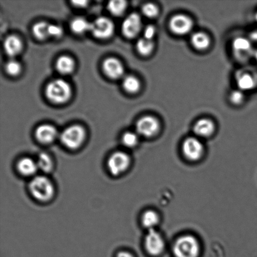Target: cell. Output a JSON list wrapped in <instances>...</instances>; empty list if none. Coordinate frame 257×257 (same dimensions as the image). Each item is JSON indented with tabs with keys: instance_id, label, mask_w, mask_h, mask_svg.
Wrapping results in <instances>:
<instances>
[{
	"instance_id": "1f68e13d",
	"label": "cell",
	"mask_w": 257,
	"mask_h": 257,
	"mask_svg": "<svg viewBox=\"0 0 257 257\" xmlns=\"http://www.w3.org/2000/svg\"><path fill=\"white\" fill-rule=\"evenodd\" d=\"M49 37L54 38H60L63 35L62 28L59 25L49 24Z\"/></svg>"
},
{
	"instance_id": "d4e9b609",
	"label": "cell",
	"mask_w": 257,
	"mask_h": 257,
	"mask_svg": "<svg viewBox=\"0 0 257 257\" xmlns=\"http://www.w3.org/2000/svg\"><path fill=\"white\" fill-rule=\"evenodd\" d=\"M49 24H48L47 22H38L33 27V34L37 39L40 40L46 39L49 37Z\"/></svg>"
},
{
	"instance_id": "4fadbf2b",
	"label": "cell",
	"mask_w": 257,
	"mask_h": 257,
	"mask_svg": "<svg viewBox=\"0 0 257 257\" xmlns=\"http://www.w3.org/2000/svg\"><path fill=\"white\" fill-rule=\"evenodd\" d=\"M236 82L239 90L249 91L254 89L257 84L255 74L247 70H241L236 75Z\"/></svg>"
},
{
	"instance_id": "44dd1931",
	"label": "cell",
	"mask_w": 257,
	"mask_h": 257,
	"mask_svg": "<svg viewBox=\"0 0 257 257\" xmlns=\"http://www.w3.org/2000/svg\"><path fill=\"white\" fill-rule=\"evenodd\" d=\"M191 43L195 49L198 50L207 49L210 44V38L203 32H196L192 35Z\"/></svg>"
},
{
	"instance_id": "ba28073f",
	"label": "cell",
	"mask_w": 257,
	"mask_h": 257,
	"mask_svg": "<svg viewBox=\"0 0 257 257\" xmlns=\"http://www.w3.org/2000/svg\"><path fill=\"white\" fill-rule=\"evenodd\" d=\"M145 246L146 251L152 256H158L163 252L165 241L157 230H149L145 236Z\"/></svg>"
},
{
	"instance_id": "cb8c5ba5",
	"label": "cell",
	"mask_w": 257,
	"mask_h": 257,
	"mask_svg": "<svg viewBox=\"0 0 257 257\" xmlns=\"http://www.w3.org/2000/svg\"><path fill=\"white\" fill-rule=\"evenodd\" d=\"M122 86L125 91L135 94L140 90L141 84L137 78L133 75H127L122 80Z\"/></svg>"
},
{
	"instance_id": "5bb4252c",
	"label": "cell",
	"mask_w": 257,
	"mask_h": 257,
	"mask_svg": "<svg viewBox=\"0 0 257 257\" xmlns=\"http://www.w3.org/2000/svg\"><path fill=\"white\" fill-rule=\"evenodd\" d=\"M102 68L105 74L110 79H119L124 74V68L122 63L114 57L105 59L103 62Z\"/></svg>"
},
{
	"instance_id": "83f0119b",
	"label": "cell",
	"mask_w": 257,
	"mask_h": 257,
	"mask_svg": "<svg viewBox=\"0 0 257 257\" xmlns=\"http://www.w3.org/2000/svg\"><path fill=\"white\" fill-rule=\"evenodd\" d=\"M138 134L133 132H127L124 134L122 138V142L125 147L133 148L138 145Z\"/></svg>"
},
{
	"instance_id": "4dcf8cb0",
	"label": "cell",
	"mask_w": 257,
	"mask_h": 257,
	"mask_svg": "<svg viewBox=\"0 0 257 257\" xmlns=\"http://www.w3.org/2000/svg\"><path fill=\"white\" fill-rule=\"evenodd\" d=\"M230 100L233 104L238 105L242 103L244 100L243 91L240 90H236L231 92L230 95Z\"/></svg>"
},
{
	"instance_id": "603a6c76",
	"label": "cell",
	"mask_w": 257,
	"mask_h": 257,
	"mask_svg": "<svg viewBox=\"0 0 257 257\" xmlns=\"http://www.w3.org/2000/svg\"><path fill=\"white\" fill-rule=\"evenodd\" d=\"M90 25L91 24H89L84 18L79 17L72 20L70 24V28L75 34H82L90 31Z\"/></svg>"
},
{
	"instance_id": "e0dca14e",
	"label": "cell",
	"mask_w": 257,
	"mask_h": 257,
	"mask_svg": "<svg viewBox=\"0 0 257 257\" xmlns=\"http://www.w3.org/2000/svg\"><path fill=\"white\" fill-rule=\"evenodd\" d=\"M4 49L10 57H14L21 52L23 47L22 40L16 35H10L4 41Z\"/></svg>"
},
{
	"instance_id": "52a82bcc",
	"label": "cell",
	"mask_w": 257,
	"mask_h": 257,
	"mask_svg": "<svg viewBox=\"0 0 257 257\" xmlns=\"http://www.w3.org/2000/svg\"><path fill=\"white\" fill-rule=\"evenodd\" d=\"M90 31L97 39H109L114 34V25L111 20L107 17L97 18L90 25Z\"/></svg>"
},
{
	"instance_id": "484cf974",
	"label": "cell",
	"mask_w": 257,
	"mask_h": 257,
	"mask_svg": "<svg viewBox=\"0 0 257 257\" xmlns=\"http://www.w3.org/2000/svg\"><path fill=\"white\" fill-rule=\"evenodd\" d=\"M153 49L154 43L152 40H149L145 38L139 40L136 44L137 51L143 56H148L152 53Z\"/></svg>"
},
{
	"instance_id": "7402d4cb",
	"label": "cell",
	"mask_w": 257,
	"mask_h": 257,
	"mask_svg": "<svg viewBox=\"0 0 257 257\" xmlns=\"http://www.w3.org/2000/svg\"><path fill=\"white\" fill-rule=\"evenodd\" d=\"M37 163L39 170L44 173H50L54 168V161L47 153H42L38 156Z\"/></svg>"
},
{
	"instance_id": "8fae6325",
	"label": "cell",
	"mask_w": 257,
	"mask_h": 257,
	"mask_svg": "<svg viewBox=\"0 0 257 257\" xmlns=\"http://www.w3.org/2000/svg\"><path fill=\"white\" fill-rule=\"evenodd\" d=\"M193 22L190 17L185 15H176L171 18L170 22L171 31L177 35L188 34L193 29Z\"/></svg>"
},
{
	"instance_id": "7c38bea8",
	"label": "cell",
	"mask_w": 257,
	"mask_h": 257,
	"mask_svg": "<svg viewBox=\"0 0 257 257\" xmlns=\"http://www.w3.org/2000/svg\"><path fill=\"white\" fill-rule=\"evenodd\" d=\"M142 27L140 15L133 13L125 18L122 24V32L127 39H134L139 34Z\"/></svg>"
},
{
	"instance_id": "8d00e7d4",
	"label": "cell",
	"mask_w": 257,
	"mask_h": 257,
	"mask_svg": "<svg viewBox=\"0 0 257 257\" xmlns=\"http://www.w3.org/2000/svg\"><path fill=\"white\" fill-rule=\"evenodd\" d=\"M253 57L255 58V59L257 63V50H256V51L254 52Z\"/></svg>"
},
{
	"instance_id": "ffe728a7",
	"label": "cell",
	"mask_w": 257,
	"mask_h": 257,
	"mask_svg": "<svg viewBox=\"0 0 257 257\" xmlns=\"http://www.w3.org/2000/svg\"><path fill=\"white\" fill-rule=\"evenodd\" d=\"M55 66L60 74H70L75 69V62L71 57L67 56V55H63L57 59Z\"/></svg>"
},
{
	"instance_id": "277c9868",
	"label": "cell",
	"mask_w": 257,
	"mask_h": 257,
	"mask_svg": "<svg viewBox=\"0 0 257 257\" xmlns=\"http://www.w3.org/2000/svg\"><path fill=\"white\" fill-rule=\"evenodd\" d=\"M60 141L69 150H77L81 147L86 138L84 128L79 125H73L65 128L60 136Z\"/></svg>"
},
{
	"instance_id": "3957f363",
	"label": "cell",
	"mask_w": 257,
	"mask_h": 257,
	"mask_svg": "<svg viewBox=\"0 0 257 257\" xmlns=\"http://www.w3.org/2000/svg\"><path fill=\"white\" fill-rule=\"evenodd\" d=\"M45 94L50 101L55 104H63L71 97V86L64 80L55 79L47 85Z\"/></svg>"
},
{
	"instance_id": "d6a6232c",
	"label": "cell",
	"mask_w": 257,
	"mask_h": 257,
	"mask_svg": "<svg viewBox=\"0 0 257 257\" xmlns=\"http://www.w3.org/2000/svg\"><path fill=\"white\" fill-rule=\"evenodd\" d=\"M156 32V30L155 27L151 25H148L144 30V38L149 40H152L153 41V38L155 36Z\"/></svg>"
},
{
	"instance_id": "30bf717a",
	"label": "cell",
	"mask_w": 257,
	"mask_h": 257,
	"mask_svg": "<svg viewBox=\"0 0 257 257\" xmlns=\"http://www.w3.org/2000/svg\"><path fill=\"white\" fill-rule=\"evenodd\" d=\"M233 52L236 59L246 61L253 55V50L250 40L244 37H237L232 43Z\"/></svg>"
},
{
	"instance_id": "f546056e",
	"label": "cell",
	"mask_w": 257,
	"mask_h": 257,
	"mask_svg": "<svg viewBox=\"0 0 257 257\" xmlns=\"http://www.w3.org/2000/svg\"><path fill=\"white\" fill-rule=\"evenodd\" d=\"M142 12L145 17L149 19H153L158 16L159 10L158 7L153 4H146L142 8Z\"/></svg>"
},
{
	"instance_id": "d590c367",
	"label": "cell",
	"mask_w": 257,
	"mask_h": 257,
	"mask_svg": "<svg viewBox=\"0 0 257 257\" xmlns=\"http://www.w3.org/2000/svg\"><path fill=\"white\" fill-rule=\"evenodd\" d=\"M73 4H74L75 6L80 7H86L88 4V2L86 1H81V2H73Z\"/></svg>"
},
{
	"instance_id": "4316f807",
	"label": "cell",
	"mask_w": 257,
	"mask_h": 257,
	"mask_svg": "<svg viewBox=\"0 0 257 257\" xmlns=\"http://www.w3.org/2000/svg\"><path fill=\"white\" fill-rule=\"evenodd\" d=\"M126 8L127 3L125 1H111L107 5L108 10L114 16H120L124 14Z\"/></svg>"
},
{
	"instance_id": "f1b7e54d",
	"label": "cell",
	"mask_w": 257,
	"mask_h": 257,
	"mask_svg": "<svg viewBox=\"0 0 257 257\" xmlns=\"http://www.w3.org/2000/svg\"><path fill=\"white\" fill-rule=\"evenodd\" d=\"M6 72L12 76H17L22 70V65L16 60H10L5 65Z\"/></svg>"
},
{
	"instance_id": "9c48e42d",
	"label": "cell",
	"mask_w": 257,
	"mask_h": 257,
	"mask_svg": "<svg viewBox=\"0 0 257 257\" xmlns=\"http://www.w3.org/2000/svg\"><path fill=\"white\" fill-rule=\"evenodd\" d=\"M160 127L158 120L150 115L141 118L136 125L138 135L145 138H151L157 135Z\"/></svg>"
},
{
	"instance_id": "836d02e7",
	"label": "cell",
	"mask_w": 257,
	"mask_h": 257,
	"mask_svg": "<svg viewBox=\"0 0 257 257\" xmlns=\"http://www.w3.org/2000/svg\"><path fill=\"white\" fill-rule=\"evenodd\" d=\"M116 257H135L132 253L127 251H120L117 253Z\"/></svg>"
},
{
	"instance_id": "ac0fdd59",
	"label": "cell",
	"mask_w": 257,
	"mask_h": 257,
	"mask_svg": "<svg viewBox=\"0 0 257 257\" xmlns=\"http://www.w3.org/2000/svg\"><path fill=\"white\" fill-rule=\"evenodd\" d=\"M193 131L198 137L206 138L210 137L215 131V125L211 120L202 119L198 120L194 125Z\"/></svg>"
},
{
	"instance_id": "7a4b0ae2",
	"label": "cell",
	"mask_w": 257,
	"mask_h": 257,
	"mask_svg": "<svg viewBox=\"0 0 257 257\" xmlns=\"http://www.w3.org/2000/svg\"><path fill=\"white\" fill-rule=\"evenodd\" d=\"M201 251L200 241L191 235L180 236L173 245L175 257H198Z\"/></svg>"
},
{
	"instance_id": "5b68a950",
	"label": "cell",
	"mask_w": 257,
	"mask_h": 257,
	"mask_svg": "<svg viewBox=\"0 0 257 257\" xmlns=\"http://www.w3.org/2000/svg\"><path fill=\"white\" fill-rule=\"evenodd\" d=\"M131 158L124 151H116L109 156L107 160V168L110 174L118 176L126 171L130 168Z\"/></svg>"
},
{
	"instance_id": "74e56055",
	"label": "cell",
	"mask_w": 257,
	"mask_h": 257,
	"mask_svg": "<svg viewBox=\"0 0 257 257\" xmlns=\"http://www.w3.org/2000/svg\"><path fill=\"white\" fill-rule=\"evenodd\" d=\"M255 20L257 22V12L256 13V14H255Z\"/></svg>"
},
{
	"instance_id": "9a60e30c",
	"label": "cell",
	"mask_w": 257,
	"mask_h": 257,
	"mask_svg": "<svg viewBox=\"0 0 257 257\" xmlns=\"http://www.w3.org/2000/svg\"><path fill=\"white\" fill-rule=\"evenodd\" d=\"M35 137L40 143L48 145L56 140L58 137V131L52 125H40L35 131Z\"/></svg>"
},
{
	"instance_id": "2e32d148",
	"label": "cell",
	"mask_w": 257,
	"mask_h": 257,
	"mask_svg": "<svg viewBox=\"0 0 257 257\" xmlns=\"http://www.w3.org/2000/svg\"><path fill=\"white\" fill-rule=\"evenodd\" d=\"M17 168L19 172L24 176H34L39 170L37 161L29 157H24L18 161Z\"/></svg>"
},
{
	"instance_id": "d6986e66",
	"label": "cell",
	"mask_w": 257,
	"mask_h": 257,
	"mask_svg": "<svg viewBox=\"0 0 257 257\" xmlns=\"http://www.w3.org/2000/svg\"><path fill=\"white\" fill-rule=\"evenodd\" d=\"M144 227L148 230H155V228L160 222V216L157 211L153 210H148L143 213L141 217Z\"/></svg>"
},
{
	"instance_id": "8992f818",
	"label": "cell",
	"mask_w": 257,
	"mask_h": 257,
	"mask_svg": "<svg viewBox=\"0 0 257 257\" xmlns=\"http://www.w3.org/2000/svg\"><path fill=\"white\" fill-rule=\"evenodd\" d=\"M204 146L199 139L195 137L186 138L182 145V153L186 160L190 161H198L203 157Z\"/></svg>"
},
{
	"instance_id": "e575fe53",
	"label": "cell",
	"mask_w": 257,
	"mask_h": 257,
	"mask_svg": "<svg viewBox=\"0 0 257 257\" xmlns=\"http://www.w3.org/2000/svg\"><path fill=\"white\" fill-rule=\"evenodd\" d=\"M249 40L251 42H257V31H254L251 33Z\"/></svg>"
},
{
	"instance_id": "6da1fadb",
	"label": "cell",
	"mask_w": 257,
	"mask_h": 257,
	"mask_svg": "<svg viewBox=\"0 0 257 257\" xmlns=\"http://www.w3.org/2000/svg\"><path fill=\"white\" fill-rule=\"evenodd\" d=\"M32 196L40 202H48L55 195L54 183L45 176H36L33 178L29 186Z\"/></svg>"
}]
</instances>
